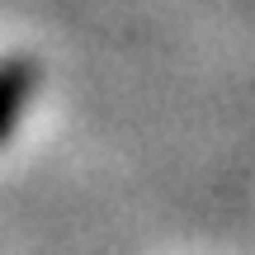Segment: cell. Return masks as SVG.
<instances>
[{
  "instance_id": "1",
  "label": "cell",
  "mask_w": 255,
  "mask_h": 255,
  "mask_svg": "<svg viewBox=\"0 0 255 255\" xmlns=\"http://www.w3.org/2000/svg\"><path fill=\"white\" fill-rule=\"evenodd\" d=\"M33 85H38L33 62H24V57L0 62V142H5V137L19 128V119H24V109H28V100H33Z\"/></svg>"
}]
</instances>
